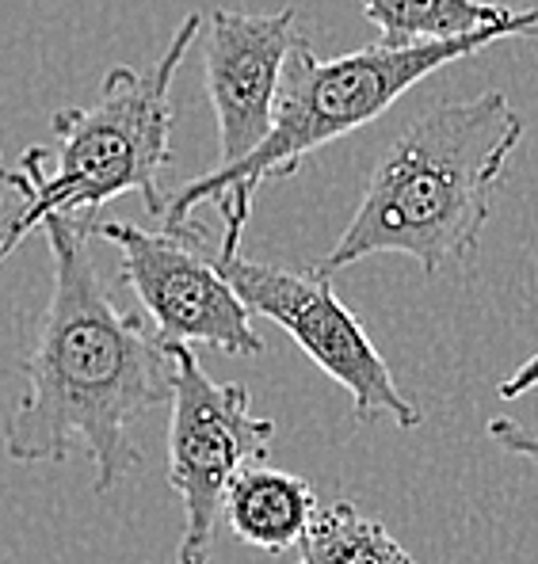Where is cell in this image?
Masks as SVG:
<instances>
[{
    "label": "cell",
    "instance_id": "cell-7",
    "mask_svg": "<svg viewBox=\"0 0 538 564\" xmlns=\"http://www.w3.org/2000/svg\"><path fill=\"white\" fill-rule=\"evenodd\" d=\"M93 234L119 248V268L138 294L161 344L214 347L226 355H260L263 339L252 310L218 271L198 229L149 234L130 221H93Z\"/></svg>",
    "mask_w": 538,
    "mask_h": 564
},
{
    "label": "cell",
    "instance_id": "cell-10",
    "mask_svg": "<svg viewBox=\"0 0 538 564\" xmlns=\"http://www.w3.org/2000/svg\"><path fill=\"white\" fill-rule=\"evenodd\" d=\"M383 46H420L512 23L524 8L489 0H359Z\"/></svg>",
    "mask_w": 538,
    "mask_h": 564
},
{
    "label": "cell",
    "instance_id": "cell-13",
    "mask_svg": "<svg viewBox=\"0 0 538 564\" xmlns=\"http://www.w3.org/2000/svg\"><path fill=\"white\" fill-rule=\"evenodd\" d=\"M535 386H538V351L524 362V367H516V375H508L501 386H496V397H501V401H519V397L531 393Z\"/></svg>",
    "mask_w": 538,
    "mask_h": 564
},
{
    "label": "cell",
    "instance_id": "cell-5",
    "mask_svg": "<svg viewBox=\"0 0 538 564\" xmlns=\"http://www.w3.org/2000/svg\"><path fill=\"white\" fill-rule=\"evenodd\" d=\"M172 359L169 485L184 503L176 564H211L214 530L237 473L268 462L276 423L252 416L241 381H214L192 347L164 344Z\"/></svg>",
    "mask_w": 538,
    "mask_h": 564
},
{
    "label": "cell",
    "instance_id": "cell-14",
    "mask_svg": "<svg viewBox=\"0 0 538 564\" xmlns=\"http://www.w3.org/2000/svg\"><path fill=\"white\" fill-rule=\"evenodd\" d=\"M0 260H8V256H4V248H0Z\"/></svg>",
    "mask_w": 538,
    "mask_h": 564
},
{
    "label": "cell",
    "instance_id": "cell-6",
    "mask_svg": "<svg viewBox=\"0 0 538 564\" xmlns=\"http://www.w3.org/2000/svg\"><path fill=\"white\" fill-rule=\"evenodd\" d=\"M211 256L252 310V317L276 321L318 362L321 375L347 389L355 420L370 423L390 416L401 431L424 423V412L397 389L386 359L325 275H318L313 268L291 271L279 263L245 260L241 252H218V248H211Z\"/></svg>",
    "mask_w": 538,
    "mask_h": 564
},
{
    "label": "cell",
    "instance_id": "cell-1",
    "mask_svg": "<svg viewBox=\"0 0 538 564\" xmlns=\"http://www.w3.org/2000/svg\"><path fill=\"white\" fill-rule=\"evenodd\" d=\"M54 263L46 313L23 359L28 393L4 423V454L20 466L93 458V492L119 488L146 454L130 423L172 401V359L142 317L119 310L99 279L88 218L43 221Z\"/></svg>",
    "mask_w": 538,
    "mask_h": 564
},
{
    "label": "cell",
    "instance_id": "cell-11",
    "mask_svg": "<svg viewBox=\"0 0 538 564\" xmlns=\"http://www.w3.org/2000/svg\"><path fill=\"white\" fill-rule=\"evenodd\" d=\"M298 564H417L401 542L378 519L363 516L352 500L318 508L302 545Z\"/></svg>",
    "mask_w": 538,
    "mask_h": 564
},
{
    "label": "cell",
    "instance_id": "cell-2",
    "mask_svg": "<svg viewBox=\"0 0 538 564\" xmlns=\"http://www.w3.org/2000/svg\"><path fill=\"white\" fill-rule=\"evenodd\" d=\"M524 130V115L496 88L428 107L383 153L347 229L313 271L333 279L383 252L417 260L428 279L466 268Z\"/></svg>",
    "mask_w": 538,
    "mask_h": 564
},
{
    "label": "cell",
    "instance_id": "cell-8",
    "mask_svg": "<svg viewBox=\"0 0 538 564\" xmlns=\"http://www.w3.org/2000/svg\"><path fill=\"white\" fill-rule=\"evenodd\" d=\"M298 35V12H234L214 8L206 20L203 73L218 119V169L245 161L271 130Z\"/></svg>",
    "mask_w": 538,
    "mask_h": 564
},
{
    "label": "cell",
    "instance_id": "cell-12",
    "mask_svg": "<svg viewBox=\"0 0 538 564\" xmlns=\"http://www.w3.org/2000/svg\"><path fill=\"white\" fill-rule=\"evenodd\" d=\"M485 431H489V438L501 451L516 454V458H524L527 466L538 469V431H527L524 423H516L508 416H493Z\"/></svg>",
    "mask_w": 538,
    "mask_h": 564
},
{
    "label": "cell",
    "instance_id": "cell-3",
    "mask_svg": "<svg viewBox=\"0 0 538 564\" xmlns=\"http://www.w3.org/2000/svg\"><path fill=\"white\" fill-rule=\"evenodd\" d=\"M538 39V8H524L512 23L485 28L474 35L435 39L420 46H363L341 57H318L313 46L298 43L279 88L276 119L271 130L245 161L229 169H211L195 184L176 191L172 206L161 214L164 229L192 226L195 206L211 203L222 214V240L218 252H237L245 226L252 218V198L268 180L291 176L305 156L325 149L329 141L347 138L386 115L409 88L424 77L440 73L443 65L485 50L496 39Z\"/></svg>",
    "mask_w": 538,
    "mask_h": 564
},
{
    "label": "cell",
    "instance_id": "cell-9",
    "mask_svg": "<svg viewBox=\"0 0 538 564\" xmlns=\"http://www.w3.org/2000/svg\"><path fill=\"white\" fill-rule=\"evenodd\" d=\"M313 516H318V496L310 480L268 466V462H256L237 473L222 503V519L237 542L271 553V557L298 550Z\"/></svg>",
    "mask_w": 538,
    "mask_h": 564
},
{
    "label": "cell",
    "instance_id": "cell-15",
    "mask_svg": "<svg viewBox=\"0 0 538 564\" xmlns=\"http://www.w3.org/2000/svg\"><path fill=\"white\" fill-rule=\"evenodd\" d=\"M0 180H4V169H0Z\"/></svg>",
    "mask_w": 538,
    "mask_h": 564
},
{
    "label": "cell",
    "instance_id": "cell-4",
    "mask_svg": "<svg viewBox=\"0 0 538 564\" xmlns=\"http://www.w3.org/2000/svg\"><path fill=\"white\" fill-rule=\"evenodd\" d=\"M203 15H187L153 69L115 65L88 107L54 115V149H23L20 169L4 180L23 195L20 218L0 229V248L12 256L46 218H88L119 195H142L149 214H164L161 172L172 161V80L198 39Z\"/></svg>",
    "mask_w": 538,
    "mask_h": 564
}]
</instances>
